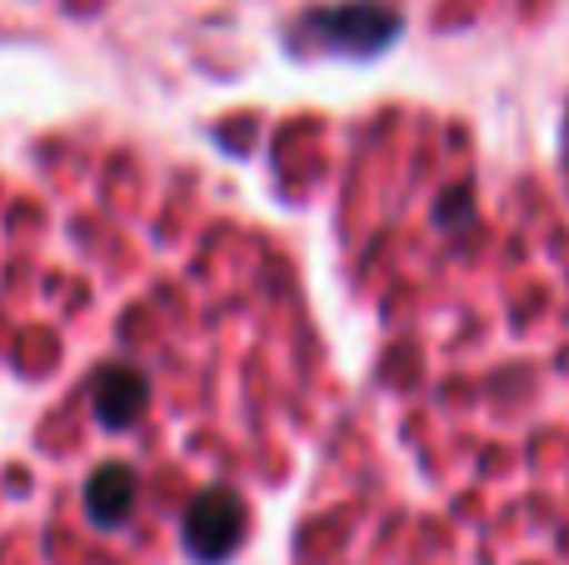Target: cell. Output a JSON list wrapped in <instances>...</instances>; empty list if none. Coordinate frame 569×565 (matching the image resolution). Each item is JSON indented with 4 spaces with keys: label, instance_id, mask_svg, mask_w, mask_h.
I'll list each match as a JSON object with an SVG mask.
<instances>
[{
    "label": "cell",
    "instance_id": "7a4b0ae2",
    "mask_svg": "<svg viewBox=\"0 0 569 565\" xmlns=\"http://www.w3.org/2000/svg\"><path fill=\"white\" fill-rule=\"evenodd\" d=\"M250 536V511L230 486H210L190 500L186 511V551L200 565H226L246 546Z\"/></svg>",
    "mask_w": 569,
    "mask_h": 565
},
{
    "label": "cell",
    "instance_id": "277c9868",
    "mask_svg": "<svg viewBox=\"0 0 569 565\" xmlns=\"http://www.w3.org/2000/svg\"><path fill=\"white\" fill-rule=\"evenodd\" d=\"M136 470L120 466V460H110V466H96L86 480V516L96 521V526H126L130 511H136Z\"/></svg>",
    "mask_w": 569,
    "mask_h": 565
},
{
    "label": "cell",
    "instance_id": "6da1fadb",
    "mask_svg": "<svg viewBox=\"0 0 569 565\" xmlns=\"http://www.w3.org/2000/svg\"><path fill=\"white\" fill-rule=\"evenodd\" d=\"M405 30V16L385 0H340V6H315L295 20V46L330 50V56L370 60L390 50Z\"/></svg>",
    "mask_w": 569,
    "mask_h": 565
},
{
    "label": "cell",
    "instance_id": "3957f363",
    "mask_svg": "<svg viewBox=\"0 0 569 565\" xmlns=\"http://www.w3.org/2000/svg\"><path fill=\"white\" fill-rule=\"evenodd\" d=\"M90 406L106 430H130L150 406V386L136 366H106L90 380Z\"/></svg>",
    "mask_w": 569,
    "mask_h": 565
}]
</instances>
